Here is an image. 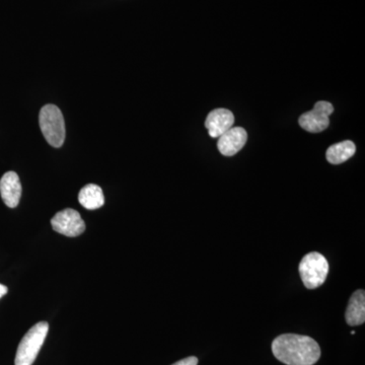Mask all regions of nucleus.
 I'll return each instance as SVG.
<instances>
[{
    "label": "nucleus",
    "instance_id": "9b49d317",
    "mask_svg": "<svg viewBox=\"0 0 365 365\" xmlns=\"http://www.w3.org/2000/svg\"><path fill=\"white\" fill-rule=\"evenodd\" d=\"M78 201L86 209L96 210L104 205L105 196L100 186L88 184L79 192Z\"/></svg>",
    "mask_w": 365,
    "mask_h": 365
},
{
    "label": "nucleus",
    "instance_id": "423d86ee",
    "mask_svg": "<svg viewBox=\"0 0 365 365\" xmlns=\"http://www.w3.org/2000/svg\"><path fill=\"white\" fill-rule=\"evenodd\" d=\"M55 232L66 237H78L86 230V223L74 209L66 208L56 213L51 220Z\"/></svg>",
    "mask_w": 365,
    "mask_h": 365
},
{
    "label": "nucleus",
    "instance_id": "6e6552de",
    "mask_svg": "<svg viewBox=\"0 0 365 365\" xmlns=\"http://www.w3.org/2000/svg\"><path fill=\"white\" fill-rule=\"evenodd\" d=\"M235 123V116L230 110L215 109L209 113L205 120V127L209 135L212 138H218L232 128Z\"/></svg>",
    "mask_w": 365,
    "mask_h": 365
},
{
    "label": "nucleus",
    "instance_id": "9d476101",
    "mask_svg": "<svg viewBox=\"0 0 365 365\" xmlns=\"http://www.w3.org/2000/svg\"><path fill=\"white\" fill-rule=\"evenodd\" d=\"M349 326H359L365 322V292L359 289L353 292L345 314Z\"/></svg>",
    "mask_w": 365,
    "mask_h": 365
},
{
    "label": "nucleus",
    "instance_id": "20e7f679",
    "mask_svg": "<svg viewBox=\"0 0 365 365\" xmlns=\"http://www.w3.org/2000/svg\"><path fill=\"white\" fill-rule=\"evenodd\" d=\"M299 275L304 287L316 289L324 284L329 273V263L323 255L311 252L299 263Z\"/></svg>",
    "mask_w": 365,
    "mask_h": 365
},
{
    "label": "nucleus",
    "instance_id": "ddd939ff",
    "mask_svg": "<svg viewBox=\"0 0 365 365\" xmlns=\"http://www.w3.org/2000/svg\"><path fill=\"white\" fill-rule=\"evenodd\" d=\"M198 364V359L195 356H190L187 357V359H184L180 360V361L176 362V364L172 365H197Z\"/></svg>",
    "mask_w": 365,
    "mask_h": 365
},
{
    "label": "nucleus",
    "instance_id": "f257e3e1",
    "mask_svg": "<svg viewBox=\"0 0 365 365\" xmlns=\"http://www.w3.org/2000/svg\"><path fill=\"white\" fill-rule=\"evenodd\" d=\"M271 348L276 359L287 365H314L322 354L316 340L297 334L278 336Z\"/></svg>",
    "mask_w": 365,
    "mask_h": 365
},
{
    "label": "nucleus",
    "instance_id": "f03ea898",
    "mask_svg": "<svg viewBox=\"0 0 365 365\" xmlns=\"http://www.w3.org/2000/svg\"><path fill=\"white\" fill-rule=\"evenodd\" d=\"M49 331L47 322H39L34 325L24 336L16 350V365H32L44 344Z\"/></svg>",
    "mask_w": 365,
    "mask_h": 365
},
{
    "label": "nucleus",
    "instance_id": "7ed1b4c3",
    "mask_svg": "<svg viewBox=\"0 0 365 365\" xmlns=\"http://www.w3.org/2000/svg\"><path fill=\"white\" fill-rule=\"evenodd\" d=\"M41 131L47 143L53 148H59L66 141V122L59 108L55 105H46L39 115Z\"/></svg>",
    "mask_w": 365,
    "mask_h": 365
},
{
    "label": "nucleus",
    "instance_id": "0eeeda50",
    "mask_svg": "<svg viewBox=\"0 0 365 365\" xmlns=\"http://www.w3.org/2000/svg\"><path fill=\"white\" fill-rule=\"evenodd\" d=\"M248 140V133L242 127H232L218 137L217 148L225 157H232L242 150Z\"/></svg>",
    "mask_w": 365,
    "mask_h": 365
},
{
    "label": "nucleus",
    "instance_id": "4468645a",
    "mask_svg": "<svg viewBox=\"0 0 365 365\" xmlns=\"http://www.w3.org/2000/svg\"><path fill=\"white\" fill-rule=\"evenodd\" d=\"M7 287H4V285L0 284V299H1L4 295L7 294Z\"/></svg>",
    "mask_w": 365,
    "mask_h": 365
},
{
    "label": "nucleus",
    "instance_id": "1a4fd4ad",
    "mask_svg": "<svg viewBox=\"0 0 365 365\" xmlns=\"http://www.w3.org/2000/svg\"><path fill=\"white\" fill-rule=\"evenodd\" d=\"M0 195L9 208H16L19 205L21 196V184L16 173L7 172L2 176L0 180Z\"/></svg>",
    "mask_w": 365,
    "mask_h": 365
},
{
    "label": "nucleus",
    "instance_id": "39448f33",
    "mask_svg": "<svg viewBox=\"0 0 365 365\" xmlns=\"http://www.w3.org/2000/svg\"><path fill=\"white\" fill-rule=\"evenodd\" d=\"M334 107L331 103L321 101L314 105V109L302 114L299 123L302 129L311 133L326 130L330 125L329 117L332 115Z\"/></svg>",
    "mask_w": 365,
    "mask_h": 365
},
{
    "label": "nucleus",
    "instance_id": "f8f14e48",
    "mask_svg": "<svg viewBox=\"0 0 365 365\" xmlns=\"http://www.w3.org/2000/svg\"><path fill=\"white\" fill-rule=\"evenodd\" d=\"M355 151H356V146L351 140L333 144L327 150V160L332 165H340L351 158Z\"/></svg>",
    "mask_w": 365,
    "mask_h": 365
}]
</instances>
